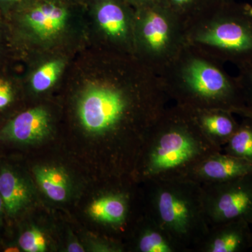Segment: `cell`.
Returning a JSON list of instances; mask_svg holds the SVG:
<instances>
[{
    "label": "cell",
    "instance_id": "cell-3",
    "mask_svg": "<svg viewBox=\"0 0 252 252\" xmlns=\"http://www.w3.org/2000/svg\"><path fill=\"white\" fill-rule=\"evenodd\" d=\"M144 183L147 188V215L187 252L195 251L210 227L201 185L187 178Z\"/></svg>",
    "mask_w": 252,
    "mask_h": 252
},
{
    "label": "cell",
    "instance_id": "cell-26",
    "mask_svg": "<svg viewBox=\"0 0 252 252\" xmlns=\"http://www.w3.org/2000/svg\"><path fill=\"white\" fill-rule=\"evenodd\" d=\"M234 114H238V115L241 116L243 117H248L252 119V112L248 110L246 107L238 109V110L235 111Z\"/></svg>",
    "mask_w": 252,
    "mask_h": 252
},
{
    "label": "cell",
    "instance_id": "cell-23",
    "mask_svg": "<svg viewBox=\"0 0 252 252\" xmlns=\"http://www.w3.org/2000/svg\"><path fill=\"white\" fill-rule=\"evenodd\" d=\"M12 99L13 91L11 85L4 79H0V109L9 105Z\"/></svg>",
    "mask_w": 252,
    "mask_h": 252
},
{
    "label": "cell",
    "instance_id": "cell-17",
    "mask_svg": "<svg viewBox=\"0 0 252 252\" xmlns=\"http://www.w3.org/2000/svg\"><path fill=\"white\" fill-rule=\"evenodd\" d=\"M34 175L48 198L56 202L67 200L70 193V184L64 170L52 166L38 167L34 170Z\"/></svg>",
    "mask_w": 252,
    "mask_h": 252
},
{
    "label": "cell",
    "instance_id": "cell-9",
    "mask_svg": "<svg viewBox=\"0 0 252 252\" xmlns=\"http://www.w3.org/2000/svg\"><path fill=\"white\" fill-rule=\"evenodd\" d=\"M248 175H252V162L220 152L198 163L186 178L203 185Z\"/></svg>",
    "mask_w": 252,
    "mask_h": 252
},
{
    "label": "cell",
    "instance_id": "cell-10",
    "mask_svg": "<svg viewBox=\"0 0 252 252\" xmlns=\"http://www.w3.org/2000/svg\"><path fill=\"white\" fill-rule=\"evenodd\" d=\"M69 11L60 0H36L28 8L24 20L41 39H49L63 31Z\"/></svg>",
    "mask_w": 252,
    "mask_h": 252
},
{
    "label": "cell",
    "instance_id": "cell-11",
    "mask_svg": "<svg viewBox=\"0 0 252 252\" xmlns=\"http://www.w3.org/2000/svg\"><path fill=\"white\" fill-rule=\"evenodd\" d=\"M51 130V119L47 111L36 107L21 113L1 131L5 140L23 144H34L44 140Z\"/></svg>",
    "mask_w": 252,
    "mask_h": 252
},
{
    "label": "cell",
    "instance_id": "cell-22",
    "mask_svg": "<svg viewBox=\"0 0 252 252\" xmlns=\"http://www.w3.org/2000/svg\"><path fill=\"white\" fill-rule=\"evenodd\" d=\"M239 70L236 79L243 94L245 107L252 112V62L239 67Z\"/></svg>",
    "mask_w": 252,
    "mask_h": 252
},
{
    "label": "cell",
    "instance_id": "cell-21",
    "mask_svg": "<svg viewBox=\"0 0 252 252\" xmlns=\"http://www.w3.org/2000/svg\"><path fill=\"white\" fill-rule=\"evenodd\" d=\"M20 247L26 252H44L46 250V240L42 232L36 228L25 231L19 238Z\"/></svg>",
    "mask_w": 252,
    "mask_h": 252
},
{
    "label": "cell",
    "instance_id": "cell-8",
    "mask_svg": "<svg viewBox=\"0 0 252 252\" xmlns=\"http://www.w3.org/2000/svg\"><path fill=\"white\" fill-rule=\"evenodd\" d=\"M250 223L234 220L210 225L197 252H243L252 248V231Z\"/></svg>",
    "mask_w": 252,
    "mask_h": 252
},
{
    "label": "cell",
    "instance_id": "cell-28",
    "mask_svg": "<svg viewBox=\"0 0 252 252\" xmlns=\"http://www.w3.org/2000/svg\"><path fill=\"white\" fill-rule=\"evenodd\" d=\"M3 207H4V203H3L2 198L0 194V223H1V217H2Z\"/></svg>",
    "mask_w": 252,
    "mask_h": 252
},
{
    "label": "cell",
    "instance_id": "cell-25",
    "mask_svg": "<svg viewBox=\"0 0 252 252\" xmlns=\"http://www.w3.org/2000/svg\"><path fill=\"white\" fill-rule=\"evenodd\" d=\"M67 251L70 252H84V249L78 243H72L68 246Z\"/></svg>",
    "mask_w": 252,
    "mask_h": 252
},
{
    "label": "cell",
    "instance_id": "cell-7",
    "mask_svg": "<svg viewBox=\"0 0 252 252\" xmlns=\"http://www.w3.org/2000/svg\"><path fill=\"white\" fill-rule=\"evenodd\" d=\"M201 186L210 225L234 220L252 225V175Z\"/></svg>",
    "mask_w": 252,
    "mask_h": 252
},
{
    "label": "cell",
    "instance_id": "cell-24",
    "mask_svg": "<svg viewBox=\"0 0 252 252\" xmlns=\"http://www.w3.org/2000/svg\"><path fill=\"white\" fill-rule=\"evenodd\" d=\"M126 2L131 4L135 6L136 9L147 7L152 5L162 2L164 0H125Z\"/></svg>",
    "mask_w": 252,
    "mask_h": 252
},
{
    "label": "cell",
    "instance_id": "cell-15",
    "mask_svg": "<svg viewBox=\"0 0 252 252\" xmlns=\"http://www.w3.org/2000/svg\"><path fill=\"white\" fill-rule=\"evenodd\" d=\"M135 240L140 252H187L160 225L146 215L139 225Z\"/></svg>",
    "mask_w": 252,
    "mask_h": 252
},
{
    "label": "cell",
    "instance_id": "cell-4",
    "mask_svg": "<svg viewBox=\"0 0 252 252\" xmlns=\"http://www.w3.org/2000/svg\"><path fill=\"white\" fill-rule=\"evenodd\" d=\"M186 36L187 44L212 59L242 67L252 62V6L235 1L217 5Z\"/></svg>",
    "mask_w": 252,
    "mask_h": 252
},
{
    "label": "cell",
    "instance_id": "cell-27",
    "mask_svg": "<svg viewBox=\"0 0 252 252\" xmlns=\"http://www.w3.org/2000/svg\"><path fill=\"white\" fill-rule=\"evenodd\" d=\"M31 0H0V4L13 5L28 2Z\"/></svg>",
    "mask_w": 252,
    "mask_h": 252
},
{
    "label": "cell",
    "instance_id": "cell-16",
    "mask_svg": "<svg viewBox=\"0 0 252 252\" xmlns=\"http://www.w3.org/2000/svg\"><path fill=\"white\" fill-rule=\"evenodd\" d=\"M0 194L8 215H15L23 210L32 198L31 187L27 182L8 168L0 172Z\"/></svg>",
    "mask_w": 252,
    "mask_h": 252
},
{
    "label": "cell",
    "instance_id": "cell-12",
    "mask_svg": "<svg viewBox=\"0 0 252 252\" xmlns=\"http://www.w3.org/2000/svg\"><path fill=\"white\" fill-rule=\"evenodd\" d=\"M131 199V193L126 190L109 192L91 203L89 215L94 220L112 227L113 229H124L130 218Z\"/></svg>",
    "mask_w": 252,
    "mask_h": 252
},
{
    "label": "cell",
    "instance_id": "cell-5",
    "mask_svg": "<svg viewBox=\"0 0 252 252\" xmlns=\"http://www.w3.org/2000/svg\"><path fill=\"white\" fill-rule=\"evenodd\" d=\"M135 20L137 41L148 67L161 75L187 46L185 26L164 1L137 9Z\"/></svg>",
    "mask_w": 252,
    "mask_h": 252
},
{
    "label": "cell",
    "instance_id": "cell-19",
    "mask_svg": "<svg viewBox=\"0 0 252 252\" xmlns=\"http://www.w3.org/2000/svg\"><path fill=\"white\" fill-rule=\"evenodd\" d=\"M237 130L223 146V153L252 162V119L243 117Z\"/></svg>",
    "mask_w": 252,
    "mask_h": 252
},
{
    "label": "cell",
    "instance_id": "cell-20",
    "mask_svg": "<svg viewBox=\"0 0 252 252\" xmlns=\"http://www.w3.org/2000/svg\"><path fill=\"white\" fill-rule=\"evenodd\" d=\"M64 67L63 61H50L43 64L34 73L31 84L36 92H44L51 87L59 78Z\"/></svg>",
    "mask_w": 252,
    "mask_h": 252
},
{
    "label": "cell",
    "instance_id": "cell-6",
    "mask_svg": "<svg viewBox=\"0 0 252 252\" xmlns=\"http://www.w3.org/2000/svg\"><path fill=\"white\" fill-rule=\"evenodd\" d=\"M134 109L132 96L114 85L86 92L79 105L81 124L97 135H115L130 119Z\"/></svg>",
    "mask_w": 252,
    "mask_h": 252
},
{
    "label": "cell",
    "instance_id": "cell-29",
    "mask_svg": "<svg viewBox=\"0 0 252 252\" xmlns=\"http://www.w3.org/2000/svg\"><path fill=\"white\" fill-rule=\"evenodd\" d=\"M219 4H223V3L230 2V1H235V0H215Z\"/></svg>",
    "mask_w": 252,
    "mask_h": 252
},
{
    "label": "cell",
    "instance_id": "cell-14",
    "mask_svg": "<svg viewBox=\"0 0 252 252\" xmlns=\"http://www.w3.org/2000/svg\"><path fill=\"white\" fill-rule=\"evenodd\" d=\"M191 112L203 133L212 143L220 148H223L239 126L233 113L229 111L210 109Z\"/></svg>",
    "mask_w": 252,
    "mask_h": 252
},
{
    "label": "cell",
    "instance_id": "cell-18",
    "mask_svg": "<svg viewBox=\"0 0 252 252\" xmlns=\"http://www.w3.org/2000/svg\"><path fill=\"white\" fill-rule=\"evenodd\" d=\"M164 2L185 26L186 32L220 4L215 0H164Z\"/></svg>",
    "mask_w": 252,
    "mask_h": 252
},
{
    "label": "cell",
    "instance_id": "cell-13",
    "mask_svg": "<svg viewBox=\"0 0 252 252\" xmlns=\"http://www.w3.org/2000/svg\"><path fill=\"white\" fill-rule=\"evenodd\" d=\"M125 0H98L95 15L99 27L110 39L125 42L130 38L131 17Z\"/></svg>",
    "mask_w": 252,
    "mask_h": 252
},
{
    "label": "cell",
    "instance_id": "cell-2",
    "mask_svg": "<svg viewBox=\"0 0 252 252\" xmlns=\"http://www.w3.org/2000/svg\"><path fill=\"white\" fill-rule=\"evenodd\" d=\"M212 58L192 46L160 77L167 95L175 104L191 110L223 109L234 114L245 107L236 78L228 75Z\"/></svg>",
    "mask_w": 252,
    "mask_h": 252
},
{
    "label": "cell",
    "instance_id": "cell-1",
    "mask_svg": "<svg viewBox=\"0 0 252 252\" xmlns=\"http://www.w3.org/2000/svg\"><path fill=\"white\" fill-rule=\"evenodd\" d=\"M222 148L212 143L191 110L175 104L162 113L146 137L136 177L145 182L186 178L198 163Z\"/></svg>",
    "mask_w": 252,
    "mask_h": 252
}]
</instances>
